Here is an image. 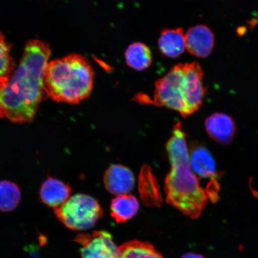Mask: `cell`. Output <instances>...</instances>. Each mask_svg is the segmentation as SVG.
Listing matches in <instances>:
<instances>
[{
    "label": "cell",
    "mask_w": 258,
    "mask_h": 258,
    "mask_svg": "<svg viewBox=\"0 0 258 258\" xmlns=\"http://www.w3.org/2000/svg\"><path fill=\"white\" fill-rule=\"evenodd\" d=\"M50 54L49 46L43 41L32 40L26 44L20 66L0 88V118L15 123L33 120L42 100L48 96L44 72Z\"/></svg>",
    "instance_id": "6da1fadb"
},
{
    "label": "cell",
    "mask_w": 258,
    "mask_h": 258,
    "mask_svg": "<svg viewBox=\"0 0 258 258\" xmlns=\"http://www.w3.org/2000/svg\"><path fill=\"white\" fill-rule=\"evenodd\" d=\"M166 149L171 165L165 179L166 201L189 218H198L208 197L190 166L186 135L180 122L174 125Z\"/></svg>",
    "instance_id": "7a4b0ae2"
},
{
    "label": "cell",
    "mask_w": 258,
    "mask_h": 258,
    "mask_svg": "<svg viewBox=\"0 0 258 258\" xmlns=\"http://www.w3.org/2000/svg\"><path fill=\"white\" fill-rule=\"evenodd\" d=\"M198 62L179 63L155 83L151 104L164 106L186 117L201 107L206 89Z\"/></svg>",
    "instance_id": "3957f363"
},
{
    "label": "cell",
    "mask_w": 258,
    "mask_h": 258,
    "mask_svg": "<svg viewBox=\"0 0 258 258\" xmlns=\"http://www.w3.org/2000/svg\"><path fill=\"white\" fill-rule=\"evenodd\" d=\"M94 83V71L85 57L71 54L48 62L44 72L47 95L54 101L77 104L88 98Z\"/></svg>",
    "instance_id": "277c9868"
},
{
    "label": "cell",
    "mask_w": 258,
    "mask_h": 258,
    "mask_svg": "<svg viewBox=\"0 0 258 258\" xmlns=\"http://www.w3.org/2000/svg\"><path fill=\"white\" fill-rule=\"evenodd\" d=\"M58 220L74 231L88 230L94 227L103 215V209L96 199L79 194L54 209Z\"/></svg>",
    "instance_id": "5b68a950"
},
{
    "label": "cell",
    "mask_w": 258,
    "mask_h": 258,
    "mask_svg": "<svg viewBox=\"0 0 258 258\" xmlns=\"http://www.w3.org/2000/svg\"><path fill=\"white\" fill-rule=\"evenodd\" d=\"M189 157L190 166L197 177L209 180L205 189L208 199L212 202L218 201L220 189L218 179L220 176L212 155L204 147L195 145L189 151Z\"/></svg>",
    "instance_id": "8992f818"
},
{
    "label": "cell",
    "mask_w": 258,
    "mask_h": 258,
    "mask_svg": "<svg viewBox=\"0 0 258 258\" xmlns=\"http://www.w3.org/2000/svg\"><path fill=\"white\" fill-rule=\"evenodd\" d=\"M75 241L82 246V258H118L119 249L110 233L106 231L79 234Z\"/></svg>",
    "instance_id": "52a82bcc"
},
{
    "label": "cell",
    "mask_w": 258,
    "mask_h": 258,
    "mask_svg": "<svg viewBox=\"0 0 258 258\" xmlns=\"http://www.w3.org/2000/svg\"><path fill=\"white\" fill-rule=\"evenodd\" d=\"M186 49L193 55L206 57L214 48V35L207 26L198 25L189 28L185 34Z\"/></svg>",
    "instance_id": "ba28073f"
},
{
    "label": "cell",
    "mask_w": 258,
    "mask_h": 258,
    "mask_svg": "<svg viewBox=\"0 0 258 258\" xmlns=\"http://www.w3.org/2000/svg\"><path fill=\"white\" fill-rule=\"evenodd\" d=\"M104 182L106 189L112 195H128L135 186V177L127 167L114 164L106 170Z\"/></svg>",
    "instance_id": "9c48e42d"
},
{
    "label": "cell",
    "mask_w": 258,
    "mask_h": 258,
    "mask_svg": "<svg viewBox=\"0 0 258 258\" xmlns=\"http://www.w3.org/2000/svg\"><path fill=\"white\" fill-rule=\"evenodd\" d=\"M205 126L210 137L219 144H229L234 139V121L224 113L217 112L210 115L206 118Z\"/></svg>",
    "instance_id": "30bf717a"
},
{
    "label": "cell",
    "mask_w": 258,
    "mask_h": 258,
    "mask_svg": "<svg viewBox=\"0 0 258 258\" xmlns=\"http://www.w3.org/2000/svg\"><path fill=\"white\" fill-rule=\"evenodd\" d=\"M72 188L69 185L53 177H48L40 190L41 201L48 207L59 208L70 198Z\"/></svg>",
    "instance_id": "8fae6325"
},
{
    "label": "cell",
    "mask_w": 258,
    "mask_h": 258,
    "mask_svg": "<svg viewBox=\"0 0 258 258\" xmlns=\"http://www.w3.org/2000/svg\"><path fill=\"white\" fill-rule=\"evenodd\" d=\"M161 53L169 57H176L186 48L185 34L182 28H166L161 31L159 41Z\"/></svg>",
    "instance_id": "7c38bea8"
},
{
    "label": "cell",
    "mask_w": 258,
    "mask_h": 258,
    "mask_svg": "<svg viewBox=\"0 0 258 258\" xmlns=\"http://www.w3.org/2000/svg\"><path fill=\"white\" fill-rule=\"evenodd\" d=\"M139 208L138 202L135 196H117L111 202V214L117 223H124L136 215Z\"/></svg>",
    "instance_id": "4fadbf2b"
},
{
    "label": "cell",
    "mask_w": 258,
    "mask_h": 258,
    "mask_svg": "<svg viewBox=\"0 0 258 258\" xmlns=\"http://www.w3.org/2000/svg\"><path fill=\"white\" fill-rule=\"evenodd\" d=\"M128 66L137 71H143L152 63V53L149 47L142 42H135L125 51Z\"/></svg>",
    "instance_id": "5bb4252c"
},
{
    "label": "cell",
    "mask_w": 258,
    "mask_h": 258,
    "mask_svg": "<svg viewBox=\"0 0 258 258\" xmlns=\"http://www.w3.org/2000/svg\"><path fill=\"white\" fill-rule=\"evenodd\" d=\"M118 249V258H163L152 244L144 241H129Z\"/></svg>",
    "instance_id": "9a60e30c"
},
{
    "label": "cell",
    "mask_w": 258,
    "mask_h": 258,
    "mask_svg": "<svg viewBox=\"0 0 258 258\" xmlns=\"http://www.w3.org/2000/svg\"><path fill=\"white\" fill-rule=\"evenodd\" d=\"M140 188L142 198L146 204L153 206L160 204L161 198L159 186L148 167L142 169Z\"/></svg>",
    "instance_id": "2e32d148"
},
{
    "label": "cell",
    "mask_w": 258,
    "mask_h": 258,
    "mask_svg": "<svg viewBox=\"0 0 258 258\" xmlns=\"http://www.w3.org/2000/svg\"><path fill=\"white\" fill-rule=\"evenodd\" d=\"M21 199L20 189L16 183L0 181V211L11 212L18 207Z\"/></svg>",
    "instance_id": "e0dca14e"
},
{
    "label": "cell",
    "mask_w": 258,
    "mask_h": 258,
    "mask_svg": "<svg viewBox=\"0 0 258 258\" xmlns=\"http://www.w3.org/2000/svg\"><path fill=\"white\" fill-rule=\"evenodd\" d=\"M15 73V62L11 54V47L0 32V88L9 82Z\"/></svg>",
    "instance_id": "ac0fdd59"
},
{
    "label": "cell",
    "mask_w": 258,
    "mask_h": 258,
    "mask_svg": "<svg viewBox=\"0 0 258 258\" xmlns=\"http://www.w3.org/2000/svg\"><path fill=\"white\" fill-rule=\"evenodd\" d=\"M181 258H205L199 254L189 253L184 254Z\"/></svg>",
    "instance_id": "d6986e66"
}]
</instances>
